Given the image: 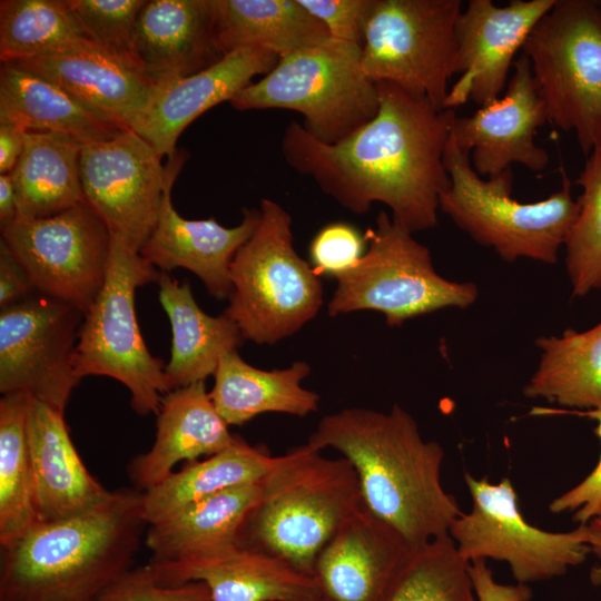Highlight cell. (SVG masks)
I'll return each mask as SVG.
<instances>
[{
	"label": "cell",
	"instance_id": "6da1fadb",
	"mask_svg": "<svg viewBox=\"0 0 601 601\" xmlns=\"http://www.w3.org/2000/svg\"><path fill=\"white\" fill-rule=\"evenodd\" d=\"M377 89L375 117L337 144L322 142L290 121L283 157L354 214L382 203L412 234L434 228L440 198L451 186L444 151L455 112L390 82H377Z\"/></svg>",
	"mask_w": 601,
	"mask_h": 601
},
{
	"label": "cell",
	"instance_id": "7a4b0ae2",
	"mask_svg": "<svg viewBox=\"0 0 601 601\" xmlns=\"http://www.w3.org/2000/svg\"><path fill=\"white\" fill-rule=\"evenodd\" d=\"M307 443L333 449L353 466L364 506L414 549L449 534L462 512L441 481L444 450L423 439L400 405L346 407L325 415Z\"/></svg>",
	"mask_w": 601,
	"mask_h": 601
},
{
	"label": "cell",
	"instance_id": "3957f363",
	"mask_svg": "<svg viewBox=\"0 0 601 601\" xmlns=\"http://www.w3.org/2000/svg\"><path fill=\"white\" fill-rule=\"evenodd\" d=\"M144 491L120 487L77 515L37 522L1 548L0 601H100L144 541Z\"/></svg>",
	"mask_w": 601,
	"mask_h": 601
},
{
	"label": "cell",
	"instance_id": "277c9868",
	"mask_svg": "<svg viewBox=\"0 0 601 601\" xmlns=\"http://www.w3.org/2000/svg\"><path fill=\"white\" fill-rule=\"evenodd\" d=\"M362 504L349 462L325 457L305 443L276 456L239 542L312 577L322 549Z\"/></svg>",
	"mask_w": 601,
	"mask_h": 601
},
{
	"label": "cell",
	"instance_id": "5b68a950",
	"mask_svg": "<svg viewBox=\"0 0 601 601\" xmlns=\"http://www.w3.org/2000/svg\"><path fill=\"white\" fill-rule=\"evenodd\" d=\"M444 166L451 186L440 198V210L460 229L477 244L493 248L508 263L520 258L556 263L579 213L565 173L560 189L548 198L521 203L511 196V168L481 177L472 167L470 154L451 138L444 151Z\"/></svg>",
	"mask_w": 601,
	"mask_h": 601
},
{
	"label": "cell",
	"instance_id": "8992f818",
	"mask_svg": "<svg viewBox=\"0 0 601 601\" xmlns=\"http://www.w3.org/2000/svg\"><path fill=\"white\" fill-rule=\"evenodd\" d=\"M259 209L257 228L230 264L233 289L224 314L244 339L274 345L318 314L323 286L294 248L289 214L268 198Z\"/></svg>",
	"mask_w": 601,
	"mask_h": 601
},
{
	"label": "cell",
	"instance_id": "52a82bcc",
	"mask_svg": "<svg viewBox=\"0 0 601 601\" xmlns=\"http://www.w3.org/2000/svg\"><path fill=\"white\" fill-rule=\"evenodd\" d=\"M237 110L288 109L317 140L337 144L377 114V83L362 68V47L327 39L279 58L275 68L231 101Z\"/></svg>",
	"mask_w": 601,
	"mask_h": 601
},
{
	"label": "cell",
	"instance_id": "ba28073f",
	"mask_svg": "<svg viewBox=\"0 0 601 601\" xmlns=\"http://www.w3.org/2000/svg\"><path fill=\"white\" fill-rule=\"evenodd\" d=\"M160 272L120 236L111 233L106 279L85 312L76 348L79 380L108 376L126 386L131 408L141 416L157 414L169 392L165 364L149 352L135 311L137 288L158 280Z\"/></svg>",
	"mask_w": 601,
	"mask_h": 601
},
{
	"label": "cell",
	"instance_id": "9c48e42d",
	"mask_svg": "<svg viewBox=\"0 0 601 601\" xmlns=\"http://www.w3.org/2000/svg\"><path fill=\"white\" fill-rule=\"evenodd\" d=\"M367 248L348 272L338 276L327 305L329 316L376 311L390 327L443 308H467L479 288L472 282L442 277L430 249L413 234L380 211L374 228L364 233Z\"/></svg>",
	"mask_w": 601,
	"mask_h": 601
},
{
	"label": "cell",
	"instance_id": "30bf717a",
	"mask_svg": "<svg viewBox=\"0 0 601 601\" xmlns=\"http://www.w3.org/2000/svg\"><path fill=\"white\" fill-rule=\"evenodd\" d=\"M549 121L601 148V14L595 0H555L523 47Z\"/></svg>",
	"mask_w": 601,
	"mask_h": 601
},
{
	"label": "cell",
	"instance_id": "8fae6325",
	"mask_svg": "<svg viewBox=\"0 0 601 601\" xmlns=\"http://www.w3.org/2000/svg\"><path fill=\"white\" fill-rule=\"evenodd\" d=\"M461 11L460 0H375L362 45L366 77L445 109Z\"/></svg>",
	"mask_w": 601,
	"mask_h": 601
},
{
	"label": "cell",
	"instance_id": "7c38bea8",
	"mask_svg": "<svg viewBox=\"0 0 601 601\" xmlns=\"http://www.w3.org/2000/svg\"><path fill=\"white\" fill-rule=\"evenodd\" d=\"M464 480L472 506L459 514L449 535L467 562H505L516 583L528 584L561 577L590 554L587 524L550 532L529 523L510 479L492 483L465 473Z\"/></svg>",
	"mask_w": 601,
	"mask_h": 601
},
{
	"label": "cell",
	"instance_id": "4fadbf2b",
	"mask_svg": "<svg viewBox=\"0 0 601 601\" xmlns=\"http://www.w3.org/2000/svg\"><path fill=\"white\" fill-rule=\"evenodd\" d=\"M1 239L36 290L83 314L104 286L111 233L86 201L46 218H17Z\"/></svg>",
	"mask_w": 601,
	"mask_h": 601
},
{
	"label": "cell",
	"instance_id": "5bb4252c",
	"mask_svg": "<svg viewBox=\"0 0 601 601\" xmlns=\"http://www.w3.org/2000/svg\"><path fill=\"white\" fill-rule=\"evenodd\" d=\"M83 313L33 290L0 308V392H22L65 413Z\"/></svg>",
	"mask_w": 601,
	"mask_h": 601
},
{
	"label": "cell",
	"instance_id": "9a60e30c",
	"mask_svg": "<svg viewBox=\"0 0 601 601\" xmlns=\"http://www.w3.org/2000/svg\"><path fill=\"white\" fill-rule=\"evenodd\" d=\"M161 158L150 142L131 129L81 145L79 165L86 203L110 233L137 252L160 214L167 184Z\"/></svg>",
	"mask_w": 601,
	"mask_h": 601
},
{
	"label": "cell",
	"instance_id": "2e32d148",
	"mask_svg": "<svg viewBox=\"0 0 601 601\" xmlns=\"http://www.w3.org/2000/svg\"><path fill=\"white\" fill-rule=\"evenodd\" d=\"M555 0H512L500 7L492 0H470L455 23L453 63L457 80L444 108L471 100L485 106L501 97L514 57L536 22Z\"/></svg>",
	"mask_w": 601,
	"mask_h": 601
},
{
	"label": "cell",
	"instance_id": "e0dca14e",
	"mask_svg": "<svg viewBox=\"0 0 601 601\" xmlns=\"http://www.w3.org/2000/svg\"><path fill=\"white\" fill-rule=\"evenodd\" d=\"M548 121L530 61L521 55L513 63L504 95L470 117H455L450 138L470 154L472 167L481 177L494 176L514 164L541 171L549 164V154L535 144V135Z\"/></svg>",
	"mask_w": 601,
	"mask_h": 601
},
{
	"label": "cell",
	"instance_id": "ac0fdd59",
	"mask_svg": "<svg viewBox=\"0 0 601 601\" xmlns=\"http://www.w3.org/2000/svg\"><path fill=\"white\" fill-rule=\"evenodd\" d=\"M187 155L176 150L166 164L167 184L157 224L140 255L160 272L185 268L194 273L216 299L228 298L230 264L260 220V209H244L240 224L225 227L214 218L186 219L173 206L171 189Z\"/></svg>",
	"mask_w": 601,
	"mask_h": 601
},
{
	"label": "cell",
	"instance_id": "d6986e66",
	"mask_svg": "<svg viewBox=\"0 0 601 601\" xmlns=\"http://www.w3.org/2000/svg\"><path fill=\"white\" fill-rule=\"evenodd\" d=\"M162 585L199 581L213 601H319L313 577L239 541L166 562H148Z\"/></svg>",
	"mask_w": 601,
	"mask_h": 601
},
{
	"label": "cell",
	"instance_id": "ffe728a7",
	"mask_svg": "<svg viewBox=\"0 0 601 601\" xmlns=\"http://www.w3.org/2000/svg\"><path fill=\"white\" fill-rule=\"evenodd\" d=\"M412 548L362 504L317 555L321 601H382Z\"/></svg>",
	"mask_w": 601,
	"mask_h": 601
},
{
	"label": "cell",
	"instance_id": "44dd1931",
	"mask_svg": "<svg viewBox=\"0 0 601 601\" xmlns=\"http://www.w3.org/2000/svg\"><path fill=\"white\" fill-rule=\"evenodd\" d=\"M135 55L157 88L211 67L226 55L214 24L213 0H147L136 26Z\"/></svg>",
	"mask_w": 601,
	"mask_h": 601
},
{
	"label": "cell",
	"instance_id": "7402d4cb",
	"mask_svg": "<svg viewBox=\"0 0 601 601\" xmlns=\"http://www.w3.org/2000/svg\"><path fill=\"white\" fill-rule=\"evenodd\" d=\"M16 63L65 88L120 126L140 131L158 88L128 62L88 43Z\"/></svg>",
	"mask_w": 601,
	"mask_h": 601
},
{
	"label": "cell",
	"instance_id": "603a6c76",
	"mask_svg": "<svg viewBox=\"0 0 601 601\" xmlns=\"http://www.w3.org/2000/svg\"><path fill=\"white\" fill-rule=\"evenodd\" d=\"M63 416L65 413L30 398L27 434L38 522L77 515L111 493L81 461Z\"/></svg>",
	"mask_w": 601,
	"mask_h": 601
},
{
	"label": "cell",
	"instance_id": "cb8c5ba5",
	"mask_svg": "<svg viewBox=\"0 0 601 601\" xmlns=\"http://www.w3.org/2000/svg\"><path fill=\"white\" fill-rule=\"evenodd\" d=\"M156 416L152 446L127 466L134 486L144 492L169 476L179 462L214 455L236 439L215 408L205 382L164 394Z\"/></svg>",
	"mask_w": 601,
	"mask_h": 601
},
{
	"label": "cell",
	"instance_id": "d4e9b609",
	"mask_svg": "<svg viewBox=\"0 0 601 601\" xmlns=\"http://www.w3.org/2000/svg\"><path fill=\"white\" fill-rule=\"evenodd\" d=\"M278 61L274 52L239 48L207 69L158 88L138 135L162 157H170L176 152L178 137L189 124L211 107L230 102L255 76L264 77Z\"/></svg>",
	"mask_w": 601,
	"mask_h": 601
},
{
	"label": "cell",
	"instance_id": "484cf974",
	"mask_svg": "<svg viewBox=\"0 0 601 601\" xmlns=\"http://www.w3.org/2000/svg\"><path fill=\"white\" fill-rule=\"evenodd\" d=\"M0 122L16 124L26 131L65 134L82 145L127 129L56 82L16 63H1Z\"/></svg>",
	"mask_w": 601,
	"mask_h": 601
},
{
	"label": "cell",
	"instance_id": "4316f807",
	"mask_svg": "<svg viewBox=\"0 0 601 601\" xmlns=\"http://www.w3.org/2000/svg\"><path fill=\"white\" fill-rule=\"evenodd\" d=\"M159 302L171 326L170 358L165 364L169 390L205 382L226 353L237 351L244 337L227 315L211 316L197 304L188 282L160 272Z\"/></svg>",
	"mask_w": 601,
	"mask_h": 601
},
{
	"label": "cell",
	"instance_id": "83f0119b",
	"mask_svg": "<svg viewBox=\"0 0 601 601\" xmlns=\"http://www.w3.org/2000/svg\"><path fill=\"white\" fill-rule=\"evenodd\" d=\"M309 373L311 366L304 361L282 370H260L233 351L221 356L209 396L229 426L269 412L304 417L318 411L321 400L302 385Z\"/></svg>",
	"mask_w": 601,
	"mask_h": 601
},
{
	"label": "cell",
	"instance_id": "f1b7e54d",
	"mask_svg": "<svg viewBox=\"0 0 601 601\" xmlns=\"http://www.w3.org/2000/svg\"><path fill=\"white\" fill-rule=\"evenodd\" d=\"M213 6L224 55L258 48L282 58L329 39L324 24L298 0H213Z\"/></svg>",
	"mask_w": 601,
	"mask_h": 601
},
{
	"label": "cell",
	"instance_id": "f546056e",
	"mask_svg": "<svg viewBox=\"0 0 601 601\" xmlns=\"http://www.w3.org/2000/svg\"><path fill=\"white\" fill-rule=\"evenodd\" d=\"M276 456L264 446L236 435L231 445L201 461L186 462L162 482L144 492L142 514L148 525L225 490L262 481Z\"/></svg>",
	"mask_w": 601,
	"mask_h": 601
},
{
	"label": "cell",
	"instance_id": "4dcf8cb0",
	"mask_svg": "<svg viewBox=\"0 0 601 601\" xmlns=\"http://www.w3.org/2000/svg\"><path fill=\"white\" fill-rule=\"evenodd\" d=\"M81 145L65 134L26 132L23 151L10 173L18 218H46L86 201L79 165Z\"/></svg>",
	"mask_w": 601,
	"mask_h": 601
},
{
	"label": "cell",
	"instance_id": "1f68e13d",
	"mask_svg": "<svg viewBox=\"0 0 601 601\" xmlns=\"http://www.w3.org/2000/svg\"><path fill=\"white\" fill-rule=\"evenodd\" d=\"M263 480L205 497L170 518L148 525L144 543L150 561L166 562L239 541L242 529L259 501Z\"/></svg>",
	"mask_w": 601,
	"mask_h": 601
},
{
	"label": "cell",
	"instance_id": "d6a6232c",
	"mask_svg": "<svg viewBox=\"0 0 601 601\" xmlns=\"http://www.w3.org/2000/svg\"><path fill=\"white\" fill-rule=\"evenodd\" d=\"M535 345L540 361L523 387L525 397L584 412L601 407V321L583 332L541 336Z\"/></svg>",
	"mask_w": 601,
	"mask_h": 601
},
{
	"label": "cell",
	"instance_id": "836d02e7",
	"mask_svg": "<svg viewBox=\"0 0 601 601\" xmlns=\"http://www.w3.org/2000/svg\"><path fill=\"white\" fill-rule=\"evenodd\" d=\"M92 43L67 0H1L0 60L11 63Z\"/></svg>",
	"mask_w": 601,
	"mask_h": 601
},
{
	"label": "cell",
	"instance_id": "e575fe53",
	"mask_svg": "<svg viewBox=\"0 0 601 601\" xmlns=\"http://www.w3.org/2000/svg\"><path fill=\"white\" fill-rule=\"evenodd\" d=\"M31 396L17 392L0 398V545L6 546L38 522L28 446Z\"/></svg>",
	"mask_w": 601,
	"mask_h": 601
},
{
	"label": "cell",
	"instance_id": "d590c367",
	"mask_svg": "<svg viewBox=\"0 0 601 601\" xmlns=\"http://www.w3.org/2000/svg\"><path fill=\"white\" fill-rule=\"evenodd\" d=\"M382 601H477L470 562L446 534L414 548Z\"/></svg>",
	"mask_w": 601,
	"mask_h": 601
},
{
	"label": "cell",
	"instance_id": "8d00e7d4",
	"mask_svg": "<svg viewBox=\"0 0 601 601\" xmlns=\"http://www.w3.org/2000/svg\"><path fill=\"white\" fill-rule=\"evenodd\" d=\"M579 213L565 239V268L572 296L601 289V148L593 149L575 180Z\"/></svg>",
	"mask_w": 601,
	"mask_h": 601
},
{
	"label": "cell",
	"instance_id": "74e56055",
	"mask_svg": "<svg viewBox=\"0 0 601 601\" xmlns=\"http://www.w3.org/2000/svg\"><path fill=\"white\" fill-rule=\"evenodd\" d=\"M145 1L67 0L72 13L95 46L139 71L135 55V33Z\"/></svg>",
	"mask_w": 601,
	"mask_h": 601
},
{
	"label": "cell",
	"instance_id": "f35d334b",
	"mask_svg": "<svg viewBox=\"0 0 601 601\" xmlns=\"http://www.w3.org/2000/svg\"><path fill=\"white\" fill-rule=\"evenodd\" d=\"M367 248L365 235L347 223H332L318 230L309 244L312 267L318 276L337 278L353 268Z\"/></svg>",
	"mask_w": 601,
	"mask_h": 601
},
{
	"label": "cell",
	"instance_id": "ab89813d",
	"mask_svg": "<svg viewBox=\"0 0 601 601\" xmlns=\"http://www.w3.org/2000/svg\"><path fill=\"white\" fill-rule=\"evenodd\" d=\"M100 601H213L207 585L199 581L177 585L158 582L154 568L147 563L134 566L117 580Z\"/></svg>",
	"mask_w": 601,
	"mask_h": 601
},
{
	"label": "cell",
	"instance_id": "60d3db41",
	"mask_svg": "<svg viewBox=\"0 0 601 601\" xmlns=\"http://www.w3.org/2000/svg\"><path fill=\"white\" fill-rule=\"evenodd\" d=\"M326 28L331 39L362 47L375 0H298Z\"/></svg>",
	"mask_w": 601,
	"mask_h": 601
},
{
	"label": "cell",
	"instance_id": "b9f144b4",
	"mask_svg": "<svg viewBox=\"0 0 601 601\" xmlns=\"http://www.w3.org/2000/svg\"><path fill=\"white\" fill-rule=\"evenodd\" d=\"M580 414L595 422L594 433L601 441V407ZM549 510L552 513L571 511L579 524L601 516V454L595 467L580 483L552 500Z\"/></svg>",
	"mask_w": 601,
	"mask_h": 601
},
{
	"label": "cell",
	"instance_id": "7bdbcfd3",
	"mask_svg": "<svg viewBox=\"0 0 601 601\" xmlns=\"http://www.w3.org/2000/svg\"><path fill=\"white\" fill-rule=\"evenodd\" d=\"M470 574L477 601H530L532 598V590L528 584L497 582L484 560L470 562Z\"/></svg>",
	"mask_w": 601,
	"mask_h": 601
},
{
	"label": "cell",
	"instance_id": "ee69618b",
	"mask_svg": "<svg viewBox=\"0 0 601 601\" xmlns=\"http://www.w3.org/2000/svg\"><path fill=\"white\" fill-rule=\"evenodd\" d=\"M35 289L24 268L7 244L0 239V308H3Z\"/></svg>",
	"mask_w": 601,
	"mask_h": 601
},
{
	"label": "cell",
	"instance_id": "f6af8a7d",
	"mask_svg": "<svg viewBox=\"0 0 601 601\" xmlns=\"http://www.w3.org/2000/svg\"><path fill=\"white\" fill-rule=\"evenodd\" d=\"M26 130L12 122H0V174H10L24 148Z\"/></svg>",
	"mask_w": 601,
	"mask_h": 601
},
{
	"label": "cell",
	"instance_id": "bcb514c9",
	"mask_svg": "<svg viewBox=\"0 0 601 601\" xmlns=\"http://www.w3.org/2000/svg\"><path fill=\"white\" fill-rule=\"evenodd\" d=\"M18 218L17 194L11 174H0V226L10 225Z\"/></svg>",
	"mask_w": 601,
	"mask_h": 601
},
{
	"label": "cell",
	"instance_id": "7dc6e473",
	"mask_svg": "<svg viewBox=\"0 0 601 601\" xmlns=\"http://www.w3.org/2000/svg\"><path fill=\"white\" fill-rule=\"evenodd\" d=\"M590 553L597 559L598 563L590 571V581L593 585H601V516L592 519L587 523Z\"/></svg>",
	"mask_w": 601,
	"mask_h": 601
},
{
	"label": "cell",
	"instance_id": "c3c4849f",
	"mask_svg": "<svg viewBox=\"0 0 601 601\" xmlns=\"http://www.w3.org/2000/svg\"><path fill=\"white\" fill-rule=\"evenodd\" d=\"M595 2H597V7H598V9L600 11V14H601V0H595Z\"/></svg>",
	"mask_w": 601,
	"mask_h": 601
},
{
	"label": "cell",
	"instance_id": "681fc988",
	"mask_svg": "<svg viewBox=\"0 0 601 601\" xmlns=\"http://www.w3.org/2000/svg\"><path fill=\"white\" fill-rule=\"evenodd\" d=\"M321 601V600H319Z\"/></svg>",
	"mask_w": 601,
	"mask_h": 601
}]
</instances>
